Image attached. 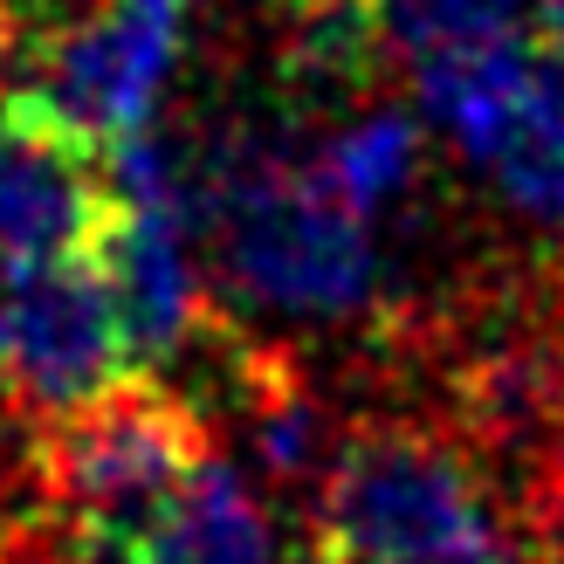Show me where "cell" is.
<instances>
[{
    "instance_id": "7",
    "label": "cell",
    "mask_w": 564,
    "mask_h": 564,
    "mask_svg": "<svg viewBox=\"0 0 564 564\" xmlns=\"http://www.w3.org/2000/svg\"><path fill=\"white\" fill-rule=\"evenodd\" d=\"M97 269L118 296V317L131 337L138 365H173L186 358L200 337H214L220 310L207 303L200 256H193V220L186 214H159V207H124L110 214V228L97 241Z\"/></svg>"
},
{
    "instance_id": "5",
    "label": "cell",
    "mask_w": 564,
    "mask_h": 564,
    "mask_svg": "<svg viewBox=\"0 0 564 564\" xmlns=\"http://www.w3.org/2000/svg\"><path fill=\"white\" fill-rule=\"evenodd\" d=\"M131 337L97 256L0 269V400L28 420H76L131 386Z\"/></svg>"
},
{
    "instance_id": "2",
    "label": "cell",
    "mask_w": 564,
    "mask_h": 564,
    "mask_svg": "<svg viewBox=\"0 0 564 564\" xmlns=\"http://www.w3.org/2000/svg\"><path fill=\"white\" fill-rule=\"evenodd\" d=\"M207 228L228 296L282 324H351L379 310L372 220L324 186L317 165L262 159L248 145H207Z\"/></svg>"
},
{
    "instance_id": "13",
    "label": "cell",
    "mask_w": 564,
    "mask_h": 564,
    "mask_svg": "<svg viewBox=\"0 0 564 564\" xmlns=\"http://www.w3.org/2000/svg\"><path fill=\"white\" fill-rule=\"evenodd\" d=\"M379 8H386L392 48L413 55V63H427V55H455V48L523 35L530 0H379Z\"/></svg>"
},
{
    "instance_id": "3",
    "label": "cell",
    "mask_w": 564,
    "mask_h": 564,
    "mask_svg": "<svg viewBox=\"0 0 564 564\" xmlns=\"http://www.w3.org/2000/svg\"><path fill=\"white\" fill-rule=\"evenodd\" d=\"M214 462L207 413L173 386H118L55 420L35 447L48 510L69 523V564H124V544Z\"/></svg>"
},
{
    "instance_id": "9",
    "label": "cell",
    "mask_w": 564,
    "mask_h": 564,
    "mask_svg": "<svg viewBox=\"0 0 564 564\" xmlns=\"http://www.w3.org/2000/svg\"><path fill=\"white\" fill-rule=\"evenodd\" d=\"M538 35H510V42H482V48H455V55H427L413 63V90H420V118H427L447 145H455L475 173L489 165L502 145V131L517 124V110L538 76Z\"/></svg>"
},
{
    "instance_id": "4",
    "label": "cell",
    "mask_w": 564,
    "mask_h": 564,
    "mask_svg": "<svg viewBox=\"0 0 564 564\" xmlns=\"http://www.w3.org/2000/svg\"><path fill=\"white\" fill-rule=\"evenodd\" d=\"M186 14L193 0H90L21 48L28 76L8 97L42 104L97 152L124 145L159 124V104L186 55Z\"/></svg>"
},
{
    "instance_id": "10",
    "label": "cell",
    "mask_w": 564,
    "mask_h": 564,
    "mask_svg": "<svg viewBox=\"0 0 564 564\" xmlns=\"http://www.w3.org/2000/svg\"><path fill=\"white\" fill-rule=\"evenodd\" d=\"M235 372H241L235 406L248 420L256 468L269 482H324L345 441H330V413L317 400V386L290 358H269L256 345H235Z\"/></svg>"
},
{
    "instance_id": "14",
    "label": "cell",
    "mask_w": 564,
    "mask_h": 564,
    "mask_svg": "<svg viewBox=\"0 0 564 564\" xmlns=\"http://www.w3.org/2000/svg\"><path fill=\"white\" fill-rule=\"evenodd\" d=\"M530 14H538V42L564 48V0H530Z\"/></svg>"
},
{
    "instance_id": "15",
    "label": "cell",
    "mask_w": 564,
    "mask_h": 564,
    "mask_svg": "<svg viewBox=\"0 0 564 564\" xmlns=\"http://www.w3.org/2000/svg\"><path fill=\"white\" fill-rule=\"evenodd\" d=\"M551 530H557V544H564V462H557V489H551Z\"/></svg>"
},
{
    "instance_id": "11",
    "label": "cell",
    "mask_w": 564,
    "mask_h": 564,
    "mask_svg": "<svg viewBox=\"0 0 564 564\" xmlns=\"http://www.w3.org/2000/svg\"><path fill=\"white\" fill-rule=\"evenodd\" d=\"M310 165H317L324 186H330L351 214L379 220L386 207H400L406 193L420 186V173H427V131H420L413 110L372 104V110H358L351 124H337L330 145L310 159Z\"/></svg>"
},
{
    "instance_id": "8",
    "label": "cell",
    "mask_w": 564,
    "mask_h": 564,
    "mask_svg": "<svg viewBox=\"0 0 564 564\" xmlns=\"http://www.w3.org/2000/svg\"><path fill=\"white\" fill-rule=\"evenodd\" d=\"M124 564H282L269 502L235 462H207L165 510L124 544Z\"/></svg>"
},
{
    "instance_id": "16",
    "label": "cell",
    "mask_w": 564,
    "mask_h": 564,
    "mask_svg": "<svg viewBox=\"0 0 564 564\" xmlns=\"http://www.w3.org/2000/svg\"><path fill=\"white\" fill-rule=\"evenodd\" d=\"M275 8H290V0H275Z\"/></svg>"
},
{
    "instance_id": "6",
    "label": "cell",
    "mask_w": 564,
    "mask_h": 564,
    "mask_svg": "<svg viewBox=\"0 0 564 564\" xmlns=\"http://www.w3.org/2000/svg\"><path fill=\"white\" fill-rule=\"evenodd\" d=\"M118 214L104 152L55 124L42 104H0V269L28 262H76Z\"/></svg>"
},
{
    "instance_id": "12",
    "label": "cell",
    "mask_w": 564,
    "mask_h": 564,
    "mask_svg": "<svg viewBox=\"0 0 564 564\" xmlns=\"http://www.w3.org/2000/svg\"><path fill=\"white\" fill-rule=\"evenodd\" d=\"M482 173L502 193V207H517L538 228H564V48L538 55L530 97Z\"/></svg>"
},
{
    "instance_id": "1",
    "label": "cell",
    "mask_w": 564,
    "mask_h": 564,
    "mask_svg": "<svg viewBox=\"0 0 564 564\" xmlns=\"http://www.w3.org/2000/svg\"><path fill=\"white\" fill-rule=\"evenodd\" d=\"M310 564H530V538L462 441L379 420L317 482Z\"/></svg>"
}]
</instances>
